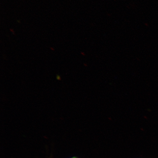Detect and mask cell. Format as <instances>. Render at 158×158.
<instances>
[{
	"instance_id": "cell-1",
	"label": "cell",
	"mask_w": 158,
	"mask_h": 158,
	"mask_svg": "<svg viewBox=\"0 0 158 158\" xmlns=\"http://www.w3.org/2000/svg\"><path fill=\"white\" fill-rule=\"evenodd\" d=\"M76 158V157H73V158Z\"/></svg>"
}]
</instances>
